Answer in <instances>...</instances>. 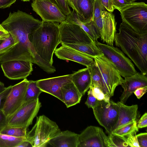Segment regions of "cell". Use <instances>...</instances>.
Segmentation results:
<instances>
[{
  "label": "cell",
  "mask_w": 147,
  "mask_h": 147,
  "mask_svg": "<svg viewBox=\"0 0 147 147\" xmlns=\"http://www.w3.org/2000/svg\"><path fill=\"white\" fill-rule=\"evenodd\" d=\"M56 57L63 60L74 61L88 67L94 63V59L74 49L62 45L54 51Z\"/></svg>",
  "instance_id": "cell-17"
},
{
  "label": "cell",
  "mask_w": 147,
  "mask_h": 147,
  "mask_svg": "<svg viewBox=\"0 0 147 147\" xmlns=\"http://www.w3.org/2000/svg\"><path fill=\"white\" fill-rule=\"evenodd\" d=\"M28 82L29 80L25 78L12 86L2 110L7 118L15 113L23 104Z\"/></svg>",
  "instance_id": "cell-12"
},
{
  "label": "cell",
  "mask_w": 147,
  "mask_h": 147,
  "mask_svg": "<svg viewBox=\"0 0 147 147\" xmlns=\"http://www.w3.org/2000/svg\"><path fill=\"white\" fill-rule=\"evenodd\" d=\"M42 92H43L38 86L36 81L29 80L23 103L36 100Z\"/></svg>",
  "instance_id": "cell-27"
},
{
  "label": "cell",
  "mask_w": 147,
  "mask_h": 147,
  "mask_svg": "<svg viewBox=\"0 0 147 147\" xmlns=\"http://www.w3.org/2000/svg\"><path fill=\"white\" fill-rule=\"evenodd\" d=\"M26 138H16L0 133V147H17Z\"/></svg>",
  "instance_id": "cell-29"
},
{
  "label": "cell",
  "mask_w": 147,
  "mask_h": 147,
  "mask_svg": "<svg viewBox=\"0 0 147 147\" xmlns=\"http://www.w3.org/2000/svg\"><path fill=\"white\" fill-rule=\"evenodd\" d=\"M78 147H110V142L101 128L90 126L79 134Z\"/></svg>",
  "instance_id": "cell-11"
},
{
  "label": "cell",
  "mask_w": 147,
  "mask_h": 147,
  "mask_svg": "<svg viewBox=\"0 0 147 147\" xmlns=\"http://www.w3.org/2000/svg\"><path fill=\"white\" fill-rule=\"evenodd\" d=\"M88 97L85 104L89 108L94 107L96 105L97 100L93 95L92 90L91 88L88 92Z\"/></svg>",
  "instance_id": "cell-37"
},
{
  "label": "cell",
  "mask_w": 147,
  "mask_h": 147,
  "mask_svg": "<svg viewBox=\"0 0 147 147\" xmlns=\"http://www.w3.org/2000/svg\"><path fill=\"white\" fill-rule=\"evenodd\" d=\"M29 39L40 57L53 65V54L60 43L59 23L42 21L40 25L29 34Z\"/></svg>",
  "instance_id": "cell-3"
},
{
  "label": "cell",
  "mask_w": 147,
  "mask_h": 147,
  "mask_svg": "<svg viewBox=\"0 0 147 147\" xmlns=\"http://www.w3.org/2000/svg\"><path fill=\"white\" fill-rule=\"evenodd\" d=\"M63 102L67 108L80 102L82 95L72 81L64 84L61 88Z\"/></svg>",
  "instance_id": "cell-23"
},
{
  "label": "cell",
  "mask_w": 147,
  "mask_h": 147,
  "mask_svg": "<svg viewBox=\"0 0 147 147\" xmlns=\"http://www.w3.org/2000/svg\"><path fill=\"white\" fill-rule=\"evenodd\" d=\"M92 109L98 122L109 134H111L118 117L119 109L117 103L111 100L107 102L97 100L96 105Z\"/></svg>",
  "instance_id": "cell-8"
},
{
  "label": "cell",
  "mask_w": 147,
  "mask_h": 147,
  "mask_svg": "<svg viewBox=\"0 0 147 147\" xmlns=\"http://www.w3.org/2000/svg\"><path fill=\"white\" fill-rule=\"evenodd\" d=\"M105 9L102 5L100 0H94L93 6V20L100 17L102 11Z\"/></svg>",
  "instance_id": "cell-34"
},
{
  "label": "cell",
  "mask_w": 147,
  "mask_h": 147,
  "mask_svg": "<svg viewBox=\"0 0 147 147\" xmlns=\"http://www.w3.org/2000/svg\"><path fill=\"white\" fill-rule=\"evenodd\" d=\"M2 40H0V42L2 41Z\"/></svg>",
  "instance_id": "cell-52"
},
{
  "label": "cell",
  "mask_w": 147,
  "mask_h": 147,
  "mask_svg": "<svg viewBox=\"0 0 147 147\" xmlns=\"http://www.w3.org/2000/svg\"><path fill=\"white\" fill-rule=\"evenodd\" d=\"M115 34V45L133 62L141 73L147 74V33H139L123 21Z\"/></svg>",
  "instance_id": "cell-2"
},
{
  "label": "cell",
  "mask_w": 147,
  "mask_h": 147,
  "mask_svg": "<svg viewBox=\"0 0 147 147\" xmlns=\"http://www.w3.org/2000/svg\"><path fill=\"white\" fill-rule=\"evenodd\" d=\"M32 147V146L30 142L26 139L22 141L17 147Z\"/></svg>",
  "instance_id": "cell-48"
},
{
  "label": "cell",
  "mask_w": 147,
  "mask_h": 147,
  "mask_svg": "<svg viewBox=\"0 0 147 147\" xmlns=\"http://www.w3.org/2000/svg\"><path fill=\"white\" fill-rule=\"evenodd\" d=\"M94 0H78V17L85 23L93 20V6Z\"/></svg>",
  "instance_id": "cell-24"
},
{
  "label": "cell",
  "mask_w": 147,
  "mask_h": 147,
  "mask_svg": "<svg viewBox=\"0 0 147 147\" xmlns=\"http://www.w3.org/2000/svg\"><path fill=\"white\" fill-rule=\"evenodd\" d=\"M67 22L76 24L80 27L88 34L92 41L96 42L100 37L98 29L95 22L92 20L86 23L82 22L76 12L73 11L68 17Z\"/></svg>",
  "instance_id": "cell-22"
},
{
  "label": "cell",
  "mask_w": 147,
  "mask_h": 147,
  "mask_svg": "<svg viewBox=\"0 0 147 147\" xmlns=\"http://www.w3.org/2000/svg\"><path fill=\"white\" fill-rule=\"evenodd\" d=\"M110 142V147H131L124 136H120L114 134H109Z\"/></svg>",
  "instance_id": "cell-31"
},
{
  "label": "cell",
  "mask_w": 147,
  "mask_h": 147,
  "mask_svg": "<svg viewBox=\"0 0 147 147\" xmlns=\"http://www.w3.org/2000/svg\"><path fill=\"white\" fill-rule=\"evenodd\" d=\"M93 21L98 29L101 40L108 45L113 46L117 24L114 14L105 10L102 11L100 17Z\"/></svg>",
  "instance_id": "cell-14"
},
{
  "label": "cell",
  "mask_w": 147,
  "mask_h": 147,
  "mask_svg": "<svg viewBox=\"0 0 147 147\" xmlns=\"http://www.w3.org/2000/svg\"><path fill=\"white\" fill-rule=\"evenodd\" d=\"M116 103L119 109L118 117L113 131L136 120L138 107L137 105L128 106L120 102Z\"/></svg>",
  "instance_id": "cell-19"
},
{
  "label": "cell",
  "mask_w": 147,
  "mask_h": 147,
  "mask_svg": "<svg viewBox=\"0 0 147 147\" xmlns=\"http://www.w3.org/2000/svg\"><path fill=\"white\" fill-rule=\"evenodd\" d=\"M71 80L83 96L91 86V79L88 68L80 69L72 74Z\"/></svg>",
  "instance_id": "cell-21"
},
{
  "label": "cell",
  "mask_w": 147,
  "mask_h": 147,
  "mask_svg": "<svg viewBox=\"0 0 147 147\" xmlns=\"http://www.w3.org/2000/svg\"><path fill=\"white\" fill-rule=\"evenodd\" d=\"M123 21L140 34L147 33V5L133 2L119 11Z\"/></svg>",
  "instance_id": "cell-5"
},
{
  "label": "cell",
  "mask_w": 147,
  "mask_h": 147,
  "mask_svg": "<svg viewBox=\"0 0 147 147\" xmlns=\"http://www.w3.org/2000/svg\"><path fill=\"white\" fill-rule=\"evenodd\" d=\"M27 128L7 125L0 131L1 133L16 138H26Z\"/></svg>",
  "instance_id": "cell-28"
},
{
  "label": "cell",
  "mask_w": 147,
  "mask_h": 147,
  "mask_svg": "<svg viewBox=\"0 0 147 147\" xmlns=\"http://www.w3.org/2000/svg\"><path fill=\"white\" fill-rule=\"evenodd\" d=\"M121 85L123 91L120 97V102L125 104L128 98L137 88L147 86L146 75L137 72L124 78Z\"/></svg>",
  "instance_id": "cell-18"
},
{
  "label": "cell",
  "mask_w": 147,
  "mask_h": 147,
  "mask_svg": "<svg viewBox=\"0 0 147 147\" xmlns=\"http://www.w3.org/2000/svg\"><path fill=\"white\" fill-rule=\"evenodd\" d=\"M95 43L101 52L121 76L125 78L133 75L137 72L131 60L118 48L98 41Z\"/></svg>",
  "instance_id": "cell-6"
},
{
  "label": "cell",
  "mask_w": 147,
  "mask_h": 147,
  "mask_svg": "<svg viewBox=\"0 0 147 147\" xmlns=\"http://www.w3.org/2000/svg\"><path fill=\"white\" fill-rule=\"evenodd\" d=\"M131 3L135 2V1L137 0H125Z\"/></svg>",
  "instance_id": "cell-50"
},
{
  "label": "cell",
  "mask_w": 147,
  "mask_h": 147,
  "mask_svg": "<svg viewBox=\"0 0 147 147\" xmlns=\"http://www.w3.org/2000/svg\"><path fill=\"white\" fill-rule=\"evenodd\" d=\"M23 1H29L32 0H21Z\"/></svg>",
  "instance_id": "cell-51"
},
{
  "label": "cell",
  "mask_w": 147,
  "mask_h": 147,
  "mask_svg": "<svg viewBox=\"0 0 147 147\" xmlns=\"http://www.w3.org/2000/svg\"><path fill=\"white\" fill-rule=\"evenodd\" d=\"M79 134L67 130L61 132L48 144L54 147H78Z\"/></svg>",
  "instance_id": "cell-20"
},
{
  "label": "cell",
  "mask_w": 147,
  "mask_h": 147,
  "mask_svg": "<svg viewBox=\"0 0 147 147\" xmlns=\"http://www.w3.org/2000/svg\"><path fill=\"white\" fill-rule=\"evenodd\" d=\"M14 44L13 40L11 35L9 38L2 40L0 42V55L6 52Z\"/></svg>",
  "instance_id": "cell-32"
},
{
  "label": "cell",
  "mask_w": 147,
  "mask_h": 147,
  "mask_svg": "<svg viewBox=\"0 0 147 147\" xmlns=\"http://www.w3.org/2000/svg\"><path fill=\"white\" fill-rule=\"evenodd\" d=\"M41 106L39 98L24 103L15 113L7 118V125L27 128L32 124Z\"/></svg>",
  "instance_id": "cell-9"
},
{
  "label": "cell",
  "mask_w": 147,
  "mask_h": 147,
  "mask_svg": "<svg viewBox=\"0 0 147 147\" xmlns=\"http://www.w3.org/2000/svg\"><path fill=\"white\" fill-rule=\"evenodd\" d=\"M139 147H147V133L146 132L140 133L136 135Z\"/></svg>",
  "instance_id": "cell-39"
},
{
  "label": "cell",
  "mask_w": 147,
  "mask_h": 147,
  "mask_svg": "<svg viewBox=\"0 0 147 147\" xmlns=\"http://www.w3.org/2000/svg\"><path fill=\"white\" fill-rule=\"evenodd\" d=\"M7 124V118L2 110H0V131Z\"/></svg>",
  "instance_id": "cell-43"
},
{
  "label": "cell",
  "mask_w": 147,
  "mask_h": 147,
  "mask_svg": "<svg viewBox=\"0 0 147 147\" xmlns=\"http://www.w3.org/2000/svg\"><path fill=\"white\" fill-rule=\"evenodd\" d=\"M138 131H135L125 136L131 147H139L136 137Z\"/></svg>",
  "instance_id": "cell-36"
},
{
  "label": "cell",
  "mask_w": 147,
  "mask_h": 147,
  "mask_svg": "<svg viewBox=\"0 0 147 147\" xmlns=\"http://www.w3.org/2000/svg\"><path fill=\"white\" fill-rule=\"evenodd\" d=\"M63 13L67 16L71 13V11L66 0H54Z\"/></svg>",
  "instance_id": "cell-35"
},
{
  "label": "cell",
  "mask_w": 147,
  "mask_h": 147,
  "mask_svg": "<svg viewBox=\"0 0 147 147\" xmlns=\"http://www.w3.org/2000/svg\"><path fill=\"white\" fill-rule=\"evenodd\" d=\"M93 58L102 55V53L93 41L89 44L76 43L73 44L61 43Z\"/></svg>",
  "instance_id": "cell-25"
},
{
  "label": "cell",
  "mask_w": 147,
  "mask_h": 147,
  "mask_svg": "<svg viewBox=\"0 0 147 147\" xmlns=\"http://www.w3.org/2000/svg\"><path fill=\"white\" fill-rule=\"evenodd\" d=\"M135 131H138L136 120L113 131L111 133L125 137Z\"/></svg>",
  "instance_id": "cell-30"
},
{
  "label": "cell",
  "mask_w": 147,
  "mask_h": 147,
  "mask_svg": "<svg viewBox=\"0 0 147 147\" xmlns=\"http://www.w3.org/2000/svg\"><path fill=\"white\" fill-rule=\"evenodd\" d=\"M147 126V113H145L141 117L137 124L139 128L146 127Z\"/></svg>",
  "instance_id": "cell-42"
},
{
  "label": "cell",
  "mask_w": 147,
  "mask_h": 147,
  "mask_svg": "<svg viewBox=\"0 0 147 147\" xmlns=\"http://www.w3.org/2000/svg\"><path fill=\"white\" fill-rule=\"evenodd\" d=\"M61 132L55 122L42 115L37 117L35 125L27 133L26 139L32 147H45L51 140Z\"/></svg>",
  "instance_id": "cell-4"
},
{
  "label": "cell",
  "mask_w": 147,
  "mask_h": 147,
  "mask_svg": "<svg viewBox=\"0 0 147 147\" xmlns=\"http://www.w3.org/2000/svg\"><path fill=\"white\" fill-rule=\"evenodd\" d=\"M12 86L6 87L3 91L0 93V110H2L6 98L10 91Z\"/></svg>",
  "instance_id": "cell-38"
},
{
  "label": "cell",
  "mask_w": 147,
  "mask_h": 147,
  "mask_svg": "<svg viewBox=\"0 0 147 147\" xmlns=\"http://www.w3.org/2000/svg\"><path fill=\"white\" fill-rule=\"evenodd\" d=\"M33 64L30 61L12 60L1 63V66L5 76L11 80L24 79L31 74Z\"/></svg>",
  "instance_id": "cell-15"
},
{
  "label": "cell",
  "mask_w": 147,
  "mask_h": 147,
  "mask_svg": "<svg viewBox=\"0 0 147 147\" xmlns=\"http://www.w3.org/2000/svg\"><path fill=\"white\" fill-rule=\"evenodd\" d=\"M93 58L100 73L106 92L111 97L113 96L116 87L121 85L123 79L103 55Z\"/></svg>",
  "instance_id": "cell-7"
},
{
  "label": "cell",
  "mask_w": 147,
  "mask_h": 147,
  "mask_svg": "<svg viewBox=\"0 0 147 147\" xmlns=\"http://www.w3.org/2000/svg\"><path fill=\"white\" fill-rule=\"evenodd\" d=\"M92 89L94 96L99 100H103L106 102H109L111 98L108 95L105 94L99 88L96 87H90Z\"/></svg>",
  "instance_id": "cell-33"
},
{
  "label": "cell",
  "mask_w": 147,
  "mask_h": 147,
  "mask_svg": "<svg viewBox=\"0 0 147 147\" xmlns=\"http://www.w3.org/2000/svg\"><path fill=\"white\" fill-rule=\"evenodd\" d=\"M41 21L26 13L18 10L10 12L1 24L9 32L14 45L6 52L0 55V63L12 60L30 61L49 74L56 69L42 60L36 53L29 39V34L41 24Z\"/></svg>",
  "instance_id": "cell-1"
},
{
  "label": "cell",
  "mask_w": 147,
  "mask_h": 147,
  "mask_svg": "<svg viewBox=\"0 0 147 147\" xmlns=\"http://www.w3.org/2000/svg\"><path fill=\"white\" fill-rule=\"evenodd\" d=\"M60 43L89 44L93 41L86 32L76 24L64 22L59 24Z\"/></svg>",
  "instance_id": "cell-13"
},
{
  "label": "cell",
  "mask_w": 147,
  "mask_h": 147,
  "mask_svg": "<svg viewBox=\"0 0 147 147\" xmlns=\"http://www.w3.org/2000/svg\"><path fill=\"white\" fill-rule=\"evenodd\" d=\"M71 75L37 80V85L43 92L52 95L63 102L61 88L65 84L71 81Z\"/></svg>",
  "instance_id": "cell-16"
},
{
  "label": "cell",
  "mask_w": 147,
  "mask_h": 147,
  "mask_svg": "<svg viewBox=\"0 0 147 147\" xmlns=\"http://www.w3.org/2000/svg\"><path fill=\"white\" fill-rule=\"evenodd\" d=\"M69 6L71 7L75 11L77 15L78 14V10L77 7L78 0H66Z\"/></svg>",
  "instance_id": "cell-47"
},
{
  "label": "cell",
  "mask_w": 147,
  "mask_h": 147,
  "mask_svg": "<svg viewBox=\"0 0 147 147\" xmlns=\"http://www.w3.org/2000/svg\"><path fill=\"white\" fill-rule=\"evenodd\" d=\"M10 36L8 31L0 24V40H5L9 38Z\"/></svg>",
  "instance_id": "cell-45"
},
{
  "label": "cell",
  "mask_w": 147,
  "mask_h": 147,
  "mask_svg": "<svg viewBox=\"0 0 147 147\" xmlns=\"http://www.w3.org/2000/svg\"><path fill=\"white\" fill-rule=\"evenodd\" d=\"M101 3L108 11L113 12L115 9L113 7L112 0H100Z\"/></svg>",
  "instance_id": "cell-41"
},
{
  "label": "cell",
  "mask_w": 147,
  "mask_h": 147,
  "mask_svg": "<svg viewBox=\"0 0 147 147\" xmlns=\"http://www.w3.org/2000/svg\"><path fill=\"white\" fill-rule=\"evenodd\" d=\"M88 67L90 73L91 79L90 87H98L105 94L108 95L104 88L100 73L95 61L93 65Z\"/></svg>",
  "instance_id": "cell-26"
},
{
  "label": "cell",
  "mask_w": 147,
  "mask_h": 147,
  "mask_svg": "<svg viewBox=\"0 0 147 147\" xmlns=\"http://www.w3.org/2000/svg\"><path fill=\"white\" fill-rule=\"evenodd\" d=\"M31 5L42 21L61 23L67 19V16L54 0H34Z\"/></svg>",
  "instance_id": "cell-10"
},
{
  "label": "cell",
  "mask_w": 147,
  "mask_h": 147,
  "mask_svg": "<svg viewBox=\"0 0 147 147\" xmlns=\"http://www.w3.org/2000/svg\"><path fill=\"white\" fill-rule=\"evenodd\" d=\"M147 90V86L141 87L136 89L134 93L137 98L140 99L146 93Z\"/></svg>",
  "instance_id": "cell-44"
},
{
  "label": "cell",
  "mask_w": 147,
  "mask_h": 147,
  "mask_svg": "<svg viewBox=\"0 0 147 147\" xmlns=\"http://www.w3.org/2000/svg\"><path fill=\"white\" fill-rule=\"evenodd\" d=\"M5 88L4 84L0 81V93L4 90Z\"/></svg>",
  "instance_id": "cell-49"
},
{
  "label": "cell",
  "mask_w": 147,
  "mask_h": 147,
  "mask_svg": "<svg viewBox=\"0 0 147 147\" xmlns=\"http://www.w3.org/2000/svg\"><path fill=\"white\" fill-rule=\"evenodd\" d=\"M16 0H0V8H5L10 7Z\"/></svg>",
  "instance_id": "cell-46"
},
{
  "label": "cell",
  "mask_w": 147,
  "mask_h": 147,
  "mask_svg": "<svg viewBox=\"0 0 147 147\" xmlns=\"http://www.w3.org/2000/svg\"><path fill=\"white\" fill-rule=\"evenodd\" d=\"M112 1L114 9H117L119 11L131 3L125 0H112Z\"/></svg>",
  "instance_id": "cell-40"
}]
</instances>
